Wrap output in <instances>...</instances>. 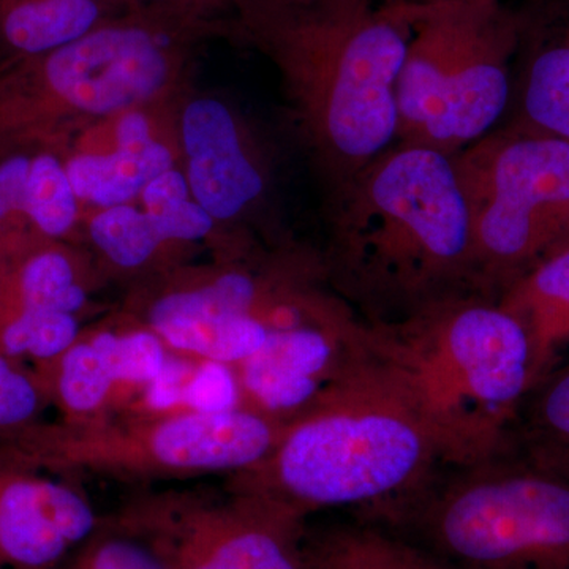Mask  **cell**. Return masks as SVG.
Segmentation results:
<instances>
[{
    "mask_svg": "<svg viewBox=\"0 0 569 569\" xmlns=\"http://www.w3.org/2000/svg\"><path fill=\"white\" fill-rule=\"evenodd\" d=\"M93 2L104 3V6L112 7L122 11H130L129 0H93Z\"/></svg>",
    "mask_w": 569,
    "mask_h": 569,
    "instance_id": "1f68e13d",
    "label": "cell"
},
{
    "mask_svg": "<svg viewBox=\"0 0 569 569\" xmlns=\"http://www.w3.org/2000/svg\"><path fill=\"white\" fill-rule=\"evenodd\" d=\"M102 522L82 490L0 449V569H58Z\"/></svg>",
    "mask_w": 569,
    "mask_h": 569,
    "instance_id": "4fadbf2b",
    "label": "cell"
},
{
    "mask_svg": "<svg viewBox=\"0 0 569 569\" xmlns=\"http://www.w3.org/2000/svg\"><path fill=\"white\" fill-rule=\"evenodd\" d=\"M395 531L452 569H569V486L509 452L445 468Z\"/></svg>",
    "mask_w": 569,
    "mask_h": 569,
    "instance_id": "ba28073f",
    "label": "cell"
},
{
    "mask_svg": "<svg viewBox=\"0 0 569 569\" xmlns=\"http://www.w3.org/2000/svg\"><path fill=\"white\" fill-rule=\"evenodd\" d=\"M369 359L367 326L355 312L277 329L231 367L241 407L288 422L301 418Z\"/></svg>",
    "mask_w": 569,
    "mask_h": 569,
    "instance_id": "7c38bea8",
    "label": "cell"
},
{
    "mask_svg": "<svg viewBox=\"0 0 569 569\" xmlns=\"http://www.w3.org/2000/svg\"><path fill=\"white\" fill-rule=\"evenodd\" d=\"M419 2H438V0H419Z\"/></svg>",
    "mask_w": 569,
    "mask_h": 569,
    "instance_id": "d6a6232c",
    "label": "cell"
},
{
    "mask_svg": "<svg viewBox=\"0 0 569 569\" xmlns=\"http://www.w3.org/2000/svg\"><path fill=\"white\" fill-rule=\"evenodd\" d=\"M497 301L529 337L535 385L569 342V242L546 254Z\"/></svg>",
    "mask_w": 569,
    "mask_h": 569,
    "instance_id": "2e32d148",
    "label": "cell"
},
{
    "mask_svg": "<svg viewBox=\"0 0 569 569\" xmlns=\"http://www.w3.org/2000/svg\"><path fill=\"white\" fill-rule=\"evenodd\" d=\"M397 141L455 156L500 126L512 96L518 10L501 0H402Z\"/></svg>",
    "mask_w": 569,
    "mask_h": 569,
    "instance_id": "8992f818",
    "label": "cell"
},
{
    "mask_svg": "<svg viewBox=\"0 0 569 569\" xmlns=\"http://www.w3.org/2000/svg\"><path fill=\"white\" fill-rule=\"evenodd\" d=\"M89 234L103 257L121 269L148 264L168 242L156 216L129 204L103 209L89 224Z\"/></svg>",
    "mask_w": 569,
    "mask_h": 569,
    "instance_id": "d4e9b609",
    "label": "cell"
},
{
    "mask_svg": "<svg viewBox=\"0 0 569 569\" xmlns=\"http://www.w3.org/2000/svg\"><path fill=\"white\" fill-rule=\"evenodd\" d=\"M305 253L277 252L157 296L142 325L174 356L241 365L264 346L280 307L305 280Z\"/></svg>",
    "mask_w": 569,
    "mask_h": 569,
    "instance_id": "8fae6325",
    "label": "cell"
},
{
    "mask_svg": "<svg viewBox=\"0 0 569 569\" xmlns=\"http://www.w3.org/2000/svg\"><path fill=\"white\" fill-rule=\"evenodd\" d=\"M227 39L274 63L329 187L397 141L396 86L410 39L402 0H238Z\"/></svg>",
    "mask_w": 569,
    "mask_h": 569,
    "instance_id": "7a4b0ae2",
    "label": "cell"
},
{
    "mask_svg": "<svg viewBox=\"0 0 569 569\" xmlns=\"http://www.w3.org/2000/svg\"><path fill=\"white\" fill-rule=\"evenodd\" d=\"M130 9L148 11L170 20L201 26L227 39L238 0H129Z\"/></svg>",
    "mask_w": 569,
    "mask_h": 569,
    "instance_id": "f1b7e54d",
    "label": "cell"
},
{
    "mask_svg": "<svg viewBox=\"0 0 569 569\" xmlns=\"http://www.w3.org/2000/svg\"><path fill=\"white\" fill-rule=\"evenodd\" d=\"M123 13L93 0H0V67L66 47Z\"/></svg>",
    "mask_w": 569,
    "mask_h": 569,
    "instance_id": "e0dca14e",
    "label": "cell"
},
{
    "mask_svg": "<svg viewBox=\"0 0 569 569\" xmlns=\"http://www.w3.org/2000/svg\"><path fill=\"white\" fill-rule=\"evenodd\" d=\"M31 156L32 146L0 149V253L7 260L39 239L32 233L24 213Z\"/></svg>",
    "mask_w": 569,
    "mask_h": 569,
    "instance_id": "484cf974",
    "label": "cell"
},
{
    "mask_svg": "<svg viewBox=\"0 0 569 569\" xmlns=\"http://www.w3.org/2000/svg\"><path fill=\"white\" fill-rule=\"evenodd\" d=\"M58 569H168L141 539L103 518L100 529Z\"/></svg>",
    "mask_w": 569,
    "mask_h": 569,
    "instance_id": "4316f807",
    "label": "cell"
},
{
    "mask_svg": "<svg viewBox=\"0 0 569 569\" xmlns=\"http://www.w3.org/2000/svg\"><path fill=\"white\" fill-rule=\"evenodd\" d=\"M307 569H452L432 550L372 523H339L310 531Z\"/></svg>",
    "mask_w": 569,
    "mask_h": 569,
    "instance_id": "ffe728a7",
    "label": "cell"
},
{
    "mask_svg": "<svg viewBox=\"0 0 569 569\" xmlns=\"http://www.w3.org/2000/svg\"><path fill=\"white\" fill-rule=\"evenodd\" d=\"M78 198L66 163L51 146H32L26 182L24 213L32 233L56 241L66 238L78 220Z\"/></svg>",
    "mask_w": 569,
    "mask_h": 569,
    "instance_id": "cb8c5ba5",
    "label": "cell"
},
{
    "mask_svg": "<svg viewBox=\"0 0 569 569\" xmlns=\"http://www.w3.org/2000/svg\"><path fill=\"white\" fill-rule=\"evenodd\" d=\"M326 219V279L367 325L478 293L470 217L448 153L396 141L329 187Z\"/></svg>",
    "mask_w": 569,
    "mask_h": 569,
    "instance_id": "6da1fadb",
    "label": "cell"
},
{
    "mask_svg": "<svg viewBox=\"0 0 569 569\" xmlns=\"http://www.w3.org/2000/svg\"><path fill=\"white\" fill-rule=\"evenodd\" d=\"M82 331L78 316L6 306L0 309V355L37 372L66 353Z\"/></svg>",
    "mask_w": 569,
    "mask_h": 569,
    "instance_id": "603a6c76",
    "label": "cell"
},
{
    "mask_svg": "<svg viewBox=\"0 0 569 569\" xmlns=\"http://www.w3.org/2000/svg\"><path fill=\"white\" fill-rule=\"evenodd\" d=\"M63 163L78 200L108 209L129 204L153 178L171 170L173 153L152 138L111 153H78Z\"/></svg>",
    "mask_w": 569,
    "mask_h": 569,
    "instance_id": "44dd1931",
    "label": "cell"
},
{
    "mask_svg": "<svg viewBox=\"0 0 569 569\" xmlns=\"http://www.w3.org/2000/svg\"><path fill=\"white\" fill-rule=\"evenodd\" d=\"M209 29L132 10L58 50L0 67V148L59 146L84 118L162 97Z\"/></svg>",
    "mask_w": 569,
    "mask_h": 569,
    "instance_id": "5b68a950",
    "label": "cell"
},
{
    "mask_svg": "<svg viewBox=\"0 0 569 569\" xmlns=\"http://www.w3.org/2000/svg\"><path fill=\"white\" fill-rule=\"evenodd\" d=\"M7 277H9V260L0 253V309L6 299Z\"/></svg>",
    "mask_w": 569,
    "mask_h": 569,
    "instance_id": "4dcf8cb0",
    "label": "cell"
},
{
    "mask_svg": "<svg viewBox=\"0 0 569 569\" xmlns=\"http://www.w3.org/2000/svg\"><path fill=\"white\" fill-rule=\"evenodd\" d=\"M141 194L146 212L159 216V213L171 211L176 206L190 200L189 181L181 171L171 168V170L153 178Z\"/></svg>",
    "mask_w": 569,
    "mask_h": 569,
    "instance_id": "f546056e",
    "label": "cell"
},
{
    "mask_svg": "<svg viewBox=\"0 0 569 569\" xmlns=\"http://www.w3.org/2000/svg\"><path fill=\"white\" fill-rule=\"evenodd\" d=\"M110 519L168 569H307L309 518L230 486L138 490Z\"/></svg>",
    "mask_w": 569,
    "mask_h": 569,
    "instance_id": "30bf717a",
    "label": "cell"
},
{
    "mask_svg": "<svg viewBox=\"0 0 569 569\" xmlns=\"http://www.w3.org/2000/svg\"><path fill=\"white\" fill-rule=\"evenodd\" d=\"M366 326L370 356L445 466H473L508 451L533 387V361L522 325L497 299L452 296L399 323Z\"/></svg>",
    "mask_w": 569,
    "mask_h": 569,
    "instance_id": "277c9868",
    "label": "cell"
},
{
    "mask_svg": "<svg viewBox=\"0 0 569 569\" xmlns=\"http://www.w3.org/2000/svg\"><path fill=\"white\" fill-rule=\"evenodd\" d=\"M452 162L470 217L475 284L498 299L569 242V141L503 122Z\"/></svg>",
    "mask_w": 569,
    "mask_h": 569,
    "instance_id": "9c48e42d",
    "label": "cell"
},
{
    "mask_svg": "<svg viewBox=\"0 0 569 569\" xmlns=\"http://www.w3.org/2000/svg\"><path fill=\"white\" fill-rule=\"evenodd\" d=\"M20 306L80 317L88 288L74 257L54 241L37 239L9 260L2 307Z\"/></svg>",
    "mask_w": 569,
    "mask_h": 569,
    "instance_id": "7402d4cb",
    "label": "cell"
},
{
    "mask_svg": "<svg viewBox=\"0 0 569 569\" xmlns=\"http://www.w3.org/2000/svg\"><path fill=\"white\" fill-rule=\"evenodd\" d=\"M48 406L50 400L31 367L0 355V441L40 422Z\"/></svg>",
    "mask_w": 569,
    "mask_h": 569,
    "instance_id": "83f0119b",
    "label": "cell"
},
{
    "mask_svg": "<svg viewBox=\"0 0 569 569\" xmlns=\"http://www.w3.org/2000/svg\"><path fill=\"white\" fill-rule=\"evenodd\" d=\"M284 426L244 407L133 413L78 425L58 419L0 441V449L33 468L123 482L233 477L263 460Z\"/></svg>",
    "mask_w": 569,
    "mask_h": 569,
    "instance_id": "52a82bcc",
    "label": "cell"
},
{
    "mask_svg": "<svg viewBox=\"0 0 569 569\" xmlns=\"http://www.w3.org/2000/svg\"><path fill=\"white\" fill-rule=\"evenodd\" d=\"M507 452L569 486V362L553 366L531 387Z\"/></svg>",
    "mask_w": 569,
    "mask_h": 569,
    "instance_id": "d6986e66",
    "label": "cell"
},
{
    "mask_svg": "<svg viewBox=\"0 0 569 569\" xmlns=\"http://www.w3.org/2000/svg\"><path fill=\"white\" fill-rule=\"evenodd\" d=\"M181 137L190 193L216 222L253 216L263 206L271 189L268 160L227 103L187 104Z\"/></svg>",
    "mask_w": 569,
    "mask_h": 569,
    "instance_id": "5bb4252c",
    "label": "cell"
},
{
    "mask_svg": "<svg viewBox=\"0 0 569 569\" xmlns=\"http://www.w3.org/2000/svg\"><path fill=\"white\" fill-rule=\"evenodd\" d=\"M36 373L63 422L99 421L122 407L118 373L97 331H82L66 353Z\"/></svg>",
    "mask_w": 569,
    "mask_h": 569,
    "instance_id": "ac0fdd59",
    "label": "cell"
},
{
    "mask_svg": "<svg viewBox=\"0 0 569 569\" xmlns=\"http://www.w3.org/2000/svg\"><path fill=\"white\" fill-rule=\"evenodd\" d=\"M448 468L432 438L372 356L301 418L263 460L228 477L230 488L298 509L347 511L399 529Z\"/></svg>",
    "mask_w": 569,
    "mask_h": 569,
    "instance_id": "3957f363",
    "label": "cell"
},
{
    "mask_svg": "<svg viewBox=\"0 0 569 569\" xmlns=\"http://www.w3.org/2000/svg\"><path fill=\"white\" fill-rule=\"evenodd\" d=\"M508 121L569 141V0H526Z\"/></svg>",
    "mask_w": 569,
    "mask_h": 569,
    "instance_id": "9a60e30c",
    "label": "cell"
}]
</instances>
